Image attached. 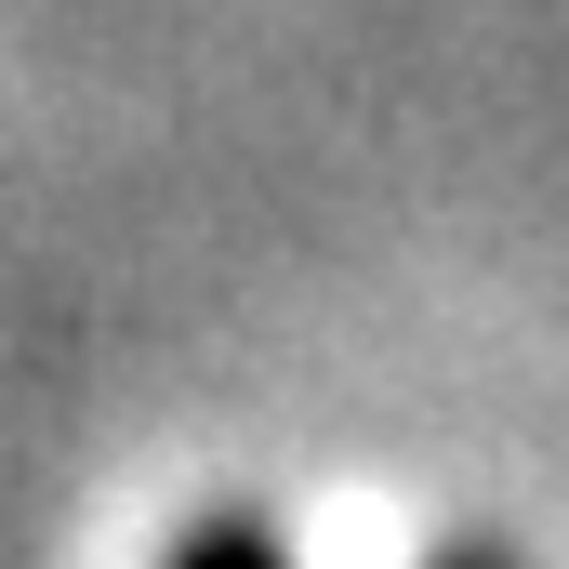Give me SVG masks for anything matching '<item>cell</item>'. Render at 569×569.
Returning <instances> with one entry per match:
<instances>
[{
  "mask_svg": "<svg viewBox=\"0 0 569 569\" xmlns=\"http://www.w3.org/2000/svg\"><path fill=\"white\" fill-rule=\"evenodd\" d=\"M172 569H291V557L266 543V530H252V517H212L199 543H172Z\"/></svg>",
  "mask_w": 569,
  "mask_h": 569,
  "instance_id": "cell-1",
  "label": "cell"
}]
</instances>
